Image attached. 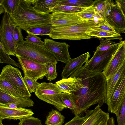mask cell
<instances>
[{
	"mask_svg": "<svg viewBox=\"0 0 125 125\" xmlns=\"http://www.w3.org/2000/svg\"><path fill=\"white\" fill-rule=\"evenodd\" d=\"M117 39H119L121 41L122 40V38L119 37H114L106 38L105 40L101 39L100 43L97 47L96 51H106L118 45L120 43V42L118 43H117L111 41Z\"/></svg>",
	"mask_w": 125,
	"mask_h": 125,
	"instance_id": "cell-29",
	"label": "cell"
},
{
	"mask_svg": "<svg viewBox=\"0 0 125 125\" xmlns=\"http://www.w3.org/2000/svg\"><path fill=\"white\" fill-rule=\"evenodd\" d=\"M70 77L81 79L83 86L71 94L76 104L77 115H83L91 106L98 104L100 107L106 103V81L102 72L91 71L84 66Z\"/></svg>",
	"mask_w": 125,
	"mask_h": 125,
	"instance_id": "cell-1",
	"label": "cell"
},
{
	"mask_svg": "<svg viewBox=\"0 0 125 125\" xmlns=\"http://www.w3.org/2000/svg\"><path fill=\"white\" fill-rule=\"evenodd\" d=\"M76 14L83 20H94L96 23L98 21L103 19L100 15L96 13L92 5L85 8Z\"/></svg>",
	"mask_w": 125,
	"mask_h": 125,
	"instance_id": "cell-25",
	"label": "cell"
},
{
	"mask_svg": "<svg viewBox=\"0 0 125 125\" xmlns=\"http://www.w3.org/2000/svg\"><path fill=\"white\" fill-rule=\"evenodd\" d=\"M33 114L30 109L21 107L11 108L0 105V117L2 120L6 119L20 120L31 116Z\"/></svg>",
	"mask_w": 125,
	"mask_h": 125,
	"instance_id": "cell-16",
	"label": "cell"
},
{
	"mask_svg": "<svg viewBox=\"0 0 125 125\" xmlns=\"http://www.w3.org/2000/svg\"><path fill=\"white\" fill-rule=\"evenodd\" d=\"M25 39L26 41L33 44L40 45H44V42L41 40L42 38L36 35L28 34Z\"/></svg>",
	"mask_w": 125,
	"mask_h": 125,
	"instance_id": "cell-40",
	"label": "cell"
},
{
	"mask_svg": "<svg viewBox=\"0 0 125 125\" xmlns=\"http://www.w3.org/2000/svg\"><path fill=\"white\" fill-rule=\"evenodd\" d=\"M85 119V116L84 117H82L78 115H76L72 119L64 125H81Z\"/></svg>",
	"mask_w": 125,
	"mask_h": 125,
	"instance_id": "cell-41",
	"label": "cell"
},
{
	"mask_svg": "<svg viewBox=\"0 0 125 125\" xmlns=\"http://www.w3.org/2000/svg\"><path fill=\"white\" fill-rule=\"evenodd\" d=\"M0 59L2 63L11 64L22 70V68L20 64L10 58L0 41Z\"/></svg>",
	"mask_w": 125,
	"mask_h": 125,
	"instance_id": "cell-31",
	"label": "cell"
},
{
	"mask_svg": "<svg viewBox=\"0 0 125 125\" xmlns=\"http://www.w3.org/2000/svg\"><path fill=\"white\" fill-rule=\"evenodd\" d=\"M3 1V0H0V5H1Z\"/></svg>",
	"mask_w": 125,
	"mask_h": 125,
	"instance_id": "cell-46",
	"label": "cell"
},
{
	"mask_svg": "<svg viewBox=\"0 0 125 125\" xmlns=\"http://www.w3.org/2000/svg\"><path fill=\"white\" fill-rule=\"evenodd\" d=\"M93 2L92 0H62L58 4L86 8L92 5Z\"/></svg>",
	"mask_w": 125,
	"mask_h": 125,
	"instance_id": "cell-28",
	"label": "cell"
},
{
	"mask_svg": "<svg viewBox=\"0 0 125 125\" xmlns=\"http://www.w3.org/2000/svg\"><path fill=\"white\" fill-rule=\"evenodd\" d=\"M57 63V62H51L45 64L47 73L45 76L47 80L51 81L57 78L58 74L56 68Z\"/></svg>",
	"mask_w": 125,
	"mask_h": 125,
	"instance_id": "cell-32",
	"label": "cell"
},
{
	"mask_svg": "<svg viewBox=\"0 0 125 125\" xmlns=\"http://www.w3.org/2000/svg\"><path fill=\"white\" fill-rule=\"evenodd\" d=\"M20 0H3L1 5L5 11L9 15H11L17 8Z\"/></svg>",
	"mask_w": 125,
	"mask_h": 125,
	"instance_id": "cell-33",
	"label": "cell"
},
{
	"mask_svg": "<svg viewBox=\"0 0 125 125\" xmlns=\"http://www.w3.org/2000/svg\"><path fill=\"white\" fill-rule=\"evenodd\" d=\"M44 45L53 55L57 62L66 63L71 59L69 52L70 45L65 42H58L47 38L44 39Z\"/></svg>",
	"mask_w": 125,
	"mask_h": 125,
	"instance_id": "cell-12",
	"label": "cell"
},
{
	"mask_svg": "<svg viewBox=\"0 0 125 125\" xmlns=\"http://www.w3.org/2000/svg\"><path fill=\"white\" fill-rule=\"evenodd\" d=\"M50 15L49 24L52 27L73 25L83 21L75 13L55 11Z\"/></svg>",
	"mask_w": 125,
	"mask_h": 125,
	"instance_id": "cell-13",
	"label": "cell"
},
{
	"mask_svg": "<svg viewBox=\"0 0 125 125\" xmlns=\"http://www.w3.org/2000/svg\"><path fill=\"white\" fill-rule=\"evenodd\" d=\"M64 93L56 84L42 82L40 83L35 94L40 100L52 105L61 111L66 108L61 99Z\"/></svg>",
	"mask_w": 125,
	"mask_h": 125,
	"instance_id": "cell-5",
	"label": "cell"
},
{
	"mask_svg": "<svg viewBox=\"0 0 125 125\" xmlns=\"http://www.w3.org/2000/svg\"><path fill=\"white\" fill-rule=\"evenodd\" d=\"M52 27L50 24L40 25L30 28L26 31L28 34L48 36L51 32Z\"/></svg>",
	"mask_w": 125,
	"mask_h": 125,
	"instance_id": "cell-26",
	"label": "cell"
},
{
	"mask_svg": "<svg viewBox=\"0 0 125 125\" xmlns=\"http://www.w3.org/2000/svg\"><path fill=\"white\" fill-rule=\"evenodd\" d=\"M55 84L63 93L70 94L83 86L81 79L77 77L62 79Z\"/></svg>",
	"mask_w": 125,
	"mask_h": 125,
	"instance_id": "cell-19",
	"label": "cell"
},
{
	"mask_svg": "<svg viewBox=\"0 0 125 125\" xmlns=\"http://www.w3.org/2000/svg\"><path fill=\"white\" fill-rule=\"evenodd\" d=\"M16 54L44 64L51 62H57L44 45H36L26 40L17 44Z\"/></svg>",
	"mask_w": 125,
	"mask_h": 125,
	"instance_id": "cell-4",
	"label": "cell"
},
{
	"mask_svg": "<svg viewBox=\"0 0 125 125\" xmlns=\"http://www.w3.org/2000/svg\"><path fill=\"white\" fill-rule=\"evenodd\" d=\"M0 125H3V124H2V123H1V124H0Z\"/></svg>",
	"mask_w": 125,
	"mask_h": 125,
	"instance_id": "cell-47",
	"label": "cell"
},
{
	"mask_svg": "<svg viewBox=\"0 0 125 125\" xmlns=\"http://www.w3.org/2000/svg\"><path fill=\"white\" fill-rule=\"evenodd\" d=\"M125 100V73L120 79L110 99L106 102L109 112L115 114Z\"/></svg>",
	"mask_w": 125,
	"mask_h": 125,
	"instance_id": "cell-14",
	"label": "cell"
},
{
	"mask_svg": "<svg viewBox=\"0 0 125 125\" xmlns=\"http://www.w3.org/2000/svg\"><path fill=\"white\" fill-rule=\"evenodd\" d=\"M12 34L14 40L16 44L24 40L21 29L19 27L14 26Z\"/></svg>",
	"mask_w": 125,
	"mask_h": 125,
	"instance_id": "cell-39",
	"label": "cell"
},
{
	"mask_svg": "<svg viewBox=\"0 0 125 125\" xmlns=\"http://www.w3.org/2000/svg\"><path fill=\"white\" fill-rule=\"evenodd\" d=\"M13 104L18 107L24 108L33 106L34 103L30 98L15 97L0 90V104Z\"/></svg>",
	"mask_w": 125,
	"mask_h": 125,
	"instance_id": "cell-18",
	"label": "cell"
},
{
	"mask_svg": "<svg viewBox=\"0 0 125 125\" xmlns=\"http://www.w3.org/2000/svg\"><path fill=\"white\" fill-rule=\"evenodd\" d=\"M115 114L117 118L118 125H125V100Z\"/></svg>",
	"mask_w": 125,
	"mask_h": 125,
	"instance_id": "cell-36",
	"label": "cell"
},
{
	"mask_svg": "<svg viewBox=\"0 0 125 125\" xmlns=\"http://www.w3.org/2000/svg\"><path fill=\"white\" fill-rule=\"evenodd\" d=\"M19 64L22 68L24 75L37 81L42 79L47 74L45 64L16 54Z\"/></svg>",
	"mask_w": 125,
	"mask_h": 125,
	"instance_id": "cell-8",
	"label": "cell"
},
{
	"mask_svg": "<svg viewBox=\"0 0 125 125\" xmlns=\"http://www.w3.org/2000/svg\"><path fill=\"white\" fill-rule=\"evenodd\" d=\"M61 99L62 103L72 111L75 115H77V109L76 101L72 95L70 94L64 93Z\"/></svg>",
	"mask_w": 125,
	"mask_h": 125,
	"instance_id": "cell-27",
	"label": "cell"
},
{
	"mask_svg": "<svg viewBox=\"0 0 125 125\" xmlns=\"http://www.w3.org/2000/svg\"><path fill=\"white\" fill-rule=\"evenodd\" d=\"M115 52L108 65L102 72L107 81L118 71L125 61V41L121 40Z\"/></svg>",
	"mask_w": 125,
	"mask_h": 125,
	"instance_id": "cell-10",
	"label": "cell"
},
{
	"mask_svg": "<svg viewBox=\"0 0 125 125\" xmlns=\"http://www.w3.org/2000/svg\"><path fill=\"white\" fill-rule=\"evenodd\" d=\"M103 19L112 26L118 33H125V16L113 0L107 13Z\"/></svg>",
	"mask_w": 125,
	"mask_h": 125,
	"instance_id": "cell-11",
	"label": "cell"
},
{
	"mask_svg": "<svg viewBox=\"0 0 125 125\" xmlns=\"http://www.w3.org/2000/svg\"><path fill=\"white\" fill-rule=\"evenodd\" d=\"M85 8L61 5L58 4L53 9V12L55 11H61L77 13L80 12Z\"/></svg>",
	"mask_w": 125,
	"mask_h": 125,
	"instance_id": "cell-34",
	"label": "cell"
},
{
	"mask_svg": "<svg viewBox=\"0 0 125 125\" xmlns=\"http://www.w3.org/2000/svg\"><path fill=\"white\" fill-rule=\"evenodd\" d=\"M111 0H97L93 1L92 5L94 7L96 14L100 15L103 19L107 13Z\"/></svg>",
	"mask_w": 125,
	"mask_h": 125,
	"instance_id": "cell-23",
	"label": "cell"
},
{
	"mask_svg": "<svg viewBox=\"0 0 125 125\" xmlns=\"http://www.w3.org/2000/svg\"><path fill=\"white\" fill-rule=\"evenodd\" d=\"M85 119L81 125H107L109 114L103 111L98 105L92 110L85 113Z\"/></svg>",
	"mask_w": 125,
	"mask_h": 125,
	"instance_id": "cell-15",
	"label": "cell"
},
{
	"mask_svg": "<svg viewBox=\"0 0 125 125\" xmlns=\"http://www.w3.org/2000/svg\"><path fill=\"white\" fill-rule=\"evenodd\" d=\"M0 79H4L20 90L27 97L31 96L24 81L21 73L18 68L10 64L3 68L0 74Z\"/></svg>",
	"mask_w": 125,
	"mask_h": 125,
	"instance_id": "cell-9",
	"label": "cell"
},
{
	"mask_svg": "<svg viewBox=\"0 0 125 125\" xmlns=\"http://www.w3.org/2000/svg\"><path fill=\"white\" fill-rule=\"evenodd\" d=\"M90 56L89 52H87L75 58H71L63 68L61 74L62 79L67 78L83 66L88 60Z\"/></svg>",
	"mask_w": 125,
	"mask_h": 125,
	"instance_id": "cell-17",
	"label": "cell"
},
{
	"mask_svg": "<svg viewBox=\"0 0 125 125\" xmlns=\"http://www.w3.org/2000/svg\"><path fill=\"white\" fill-rule=\"evenodd\" d=\"M62 0H36L34 9L39 12L48 14L53 12V10Z\"/></svg>",
	"mask_w": 125,
	"mask_h": 125,
	"instance_id": "cell-21",
	"label": "cell"
},
{
	"mask_svg": "<svg viewBox=\"0 0 125 125\" xmlns=\"http://www.w3.org/2000/svg\"><path fill=\"white\" fill-rule=\"evenodd\" d=\"M107 125H115V120L113 117H110Z\"/></svg>",
	"mask_w": 125,
	"mask_h": 125,
	"instance_id": "cell-43",
	"label": "cell"
},
{
	"mask_svg": "<svg viewBox=\"0 0 125 125\" xmlns=\"http://www.w3.org/2000/svg\"><path fill=\"white\" fill-rule=\"evenodd\" d=\"M5 10L3 7L0 5V15L2 13H4Z\"/></svg>",
	"mask_w": 125,
	"mask_h": 125,
	"instance_id": "cell-44",
	"label": "cell"
},
{
	"mask_svg": "<svg viewBox=\"0 0 125 125\" xmlns=\"http://www.w3.org/2000/svg\"><path fill=\"white\" fill-rule=\"evenodd\" d=\"M1 63V61L0 59V63Z\"/></svg>",
	"mask_w": 125,
	"mask_h": 125,
	"instance_id": "cell-48",
	"label": "cell"
},
{
	"mask_svg": "<svg viewBox=\"0 0 125 125\" xmlns=\"http://www.w3.org/2000/svg\"><path fill=\"white\" fill-rule=\"evenodd\" d=\"M65 117L57 110L52 109L49 112L45 124L46 125H62L64 122Z\"/></svg>",
	"mask_w": 125,
	"mask_h": 125,
	"instance_id": "cell-24",
	"label": "cell"
},
{
	"mask_svg": "<svg viewBox=\"0 0 125 125\" xmlns=\"http://www.w3.org/2000/svg\"><path fill=\"white\" fill-rule=\"evenodd\" d=\"M125 61L123 63L117 72L111 78L106 81V102L109 100L111 96L120 79L125 73Z\"/></svg>",
	"mask_w": 125,
	"mask_h": 125,
	"instance_id": "cell-20",
	"label": "cell"
},
{
	"mask_svg": "<svg viewBox=\"0 0 125 125\" xmlns=\"http://www.w3.org/2000/svg\"><path fill=\"white\" fill-rule=\"evenodd\" d=\"M23 79L29 92L35 93L40 83L25 75Z\"/></svg>",
	"mask_w": 125,
	"mask_h": 125,
	"instance_id": "cell-37",
	"label": "cell"
},
{
	"mask_svg": "<svg viewBox=\"0 0 125 125\" xmlns=\"http://www.w3.org/2000/svg\"><path fill=\"white\" fill-rule=\"evenodd\" d=\"M19 125H42L39 119L31 116L20 120Z\"/></svg>",
	"mask_w": 125,
	"mask_h": 125,
	"instance_id": "cell-38",
	"label": "cell"
},
{
	"mask_svg": "<svg viewBox=\"0 0 125 125\" xmlns=\"http://www.w3.org/2000/svg\"><path fill=\"white\" fill-rule=\"evenodd\" d=\"M86 33L92 37H94L100 38L119 37L115 34L100 29L97 27L92 29Z\"/></svg>",
	"mask_w": 125,
	"mask_h": 125,
	"instance_id": "cell-30",
	"label": "cell"
},
{
	"mask_svg": "<svg viewBox=\"0 0 125 125\" xmlns=\"http://www.w3.org/2000/svg\"><path fill=\"white\" fill-rule=\"evenodd\" d=\"M0 90L15 97H27L19 89L4 79H0Z\"/></svg>",
	"mask_w": 125,
	"mask_h": 125,
	"instance_id": "cell-22",
	"label": "cell"
},
{
	"mask_svg": "<svg viewBox=\"0 0 125 125\" xmlns=\"http://www.w3.org/2000/svg\"><path fill=\"white\" fill-rule=\"evenodd\" d=\"M36 0H20L13 13L10 15L12 24L26 31L40 25L49 24L50 13L38 12L33 8Z\"/></svg>",
	"mask_w": 125,
	"mask_h": 125,
	"instance_id": "cell-2",
	"label": "cell"
},
{
	"mask_svg": "<svg viewBox=\"0 0 125 125\" xmlns=\"http://www.w3.org/2000/svg\"><path fill=\"white\" fill-rule=\"evenodd\" d=\"M13 26L9 15L5 11L0 24V41L9 55L15 56L17 44L12 35Z\"/></svg>",
	"mask_w": 125,
	"mask_h": 125,
	"instance_id": "cell-6",
	"label": "cell"
},
{
	"mask_svg": "<svg viewBox=\"0 0 125 125\" xmlns=\"http://www.w3.org/2000/svg\"><path fill=\"white\" fill-rule=\"evenodd\" d=\"M3 120L0 117V125L1 123H2V121Z\"/></svg>",
	"mask_w": 125,
	"mask_h": 125,
	"instance_id": "cell-45",
	"label": "cell"
},
{
	"mask_svg": "<svg viewBox=\"0 0 125 125\" xmlns=\"http://www.w3.org/2000/svg\"><path fill=\"white\" fill-rule=\"evenodd\" d=\"M116 4L121 10L122 14L125 16V0H117L115 1Z\"/></svg>",
	"mask_w": 125,
	"mask_h": 125,
	"instance_id": "cell-42",
	"label": "cell"
},
{
	"mask_svg": "<svg viewBox=\"0 0 125 125\" xmlns=\"http://www.w3.org/2000/svg\"><path fill=\"white\" fill-rule=\"evenodd\" d=\"M98 27L94 20H83L76 24L72 25L52 27L48 36L52 39L79 40L90 39L92 37L86 32Z\"/></svg>",
	"mask_w": 125,
	"mask_h": 125,
	"instance_id": "cell-3",
	"label": "cell"
},
{
	"mask_svg": "<svg viewBox=\"0 0 125 125\" xmlns=\"http://www.w3.org/2000/svg\"><path fill=\"white\" fill-rule=\"evenodd\" d=\"M98 27L106 31L112 33L119 37L121 35L115 31L114 29L105 20L98 21L96 23Z\"/></svg>",
	"mask_w": 125,
	"mask_h": 125,
	"instance_id": "cell-35",
	"label": "cell"
},
{
	"mask_svg": "<svg viewBox=\"0 0 125 125\" xmlns=\"http://www.w3.org/2000/svg\"><path fill=\"white\" fill-rule=\"evenodd\" d=\"M119 44L106 51H95L92 57L86 62L84 66L91 71L102 72L108 65Z\"/></svg>",
	"mask_w": 125,
	"mask_h": 125,
	"instance_id": "cell-7",
	"label": "cell"
}]
</instances>
